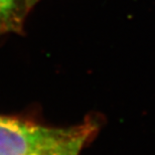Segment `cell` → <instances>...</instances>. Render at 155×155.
I'll use <instances>...</instances> for the list:
<instances>
[{
    "instance_id": "1",
    "label": "cell",
    "mask_w": 155,
    "mask_h": 155,
    "mask_svg": "<svg viewBox=\"0 0 155 155\" xmlns=\"http://www.w3.org/2000/svg\"><path fill=\"white\" fill-rule=\"evenodd\" d=\"M77 126L48 127L32 121L0 115V155H31L67 138Z\"/></svg>"
},
{
    "instance_id": "2",
    "label": "cell",
    "mask_w": 155,
    "mask_h": 155,
    "mask_svg": "<svg viewBox=\"0 0 155 155\" xmlns=\"http://www.w3.org/2000/svg\"><path fill=\"white\" fill-rule=\"evenodd\" d=\"M97 130L98 124L95 120H87L77 125L75 131L67 138L41 148L31 155H80L84 146L94 138Z\"/></svg>"
},
{
    "instance_id": "3",
    "label": "cell",
    "mask_w": 155,
    "mask_h": 155,
    "mask_svg": "<svg viewBox=\"0 0 155 155\" xmlns=\"http://www.w3.org/2000/svg\"><path fill=\"white\" fill-rule=\"evenodd\" d=\"M27 12L23 0H0V36L22 31Z\"/></svg>"
},
{
    "instance_id": "4",
    "label": "cell",
    "mask_w": 155,
    "mask_h": 155,
    "mask_svg": "<svg viewBox=\"0 0 155 155\" xmlns=\"http://www.w3.org/2000/svg\"><path fill=\"white\" fill-rule=\"evenodd\" d=\"M24 4H25V7L27 9V11H29L33 6H35L36 3H38L39 0H23Z\"/></svg>"
}]
</instances>
